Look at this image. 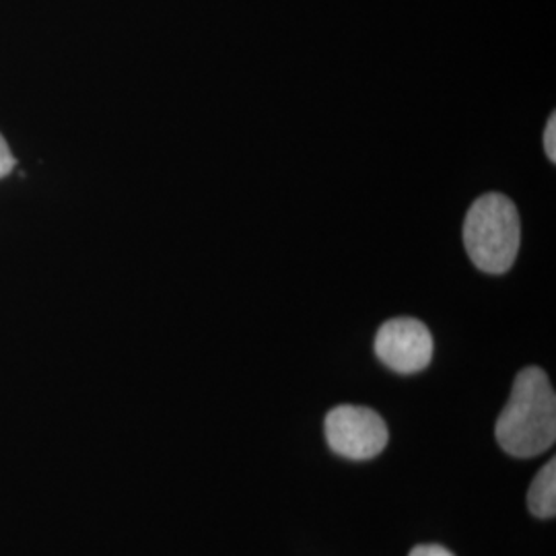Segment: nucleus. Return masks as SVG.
I'll use <instances>...</instances> for the list:
<instances>
[{
	"mask_svg": "<svg viewBox=\"0 0 556 556\" xmlns=\"http://www.w3.org/2000/svg\"><path fill=\"white\" fill-rule=\"evenodd\" d=\"M495 435L503 452L514 457H536L555 445V390L540 367H526L517 374Z\"/></svg>",
	"mask_w": 556,
	"mask_h": 556,
	"instance_id": "nucleus-1",
	"label": "nucleus"
},
{
	"mask_svg": "<svg viewBox=\"0 0 556 556\" xmlns=\"http://www.w3.org/2000/svg\"><path fill=\"white\" fill-rule=\"evenodd\" d=\"M519 215L514 200L489 192L472 202L464 219V248L478 270L505 275L519 252Z\"/></svg>",
	"mask_w": 556,
	"mask_h": 556,
	"instance_id": "nucleus-2",
	"label": "nucleus"
},
{
	"mask_svg": "<svg viewBox=\"0 0 556 556\" xmlns=\"http://www.w3.org/2000/svg\"><path fill=\"white\" fill-rule=\"evenodd\" d=\"M324 433L332 452L357 462L379 456L390 439L388 425L376 410L353 404L332 408L324 420Z\"/></svg>",
	"mask_w": 556,
	"mask_h": 556,
	"instance_id": "nucleus-3",
	"label": "nucleus"
},
{
	"mask_svg": "<svg viewBox=\"0 0 556 556\" xmlns=\"http://www.w3.org/2000/svg\"><path fill=\"white\" fill-rule=\"evenodd\" d=\"M376 355L392 371L413 376L429 367L433 358V337L420 319H388L376 334Z\"/></svg>",
	"mask_w": 556,
	"mask_h": 556,
	"instance_id": "nucleus-4",
	"label": "nucleus"
},
{
	"mask_svg": "<svg viewBox=\"0 0 556 556\" xmlns=\"http://www.w3.org/2000/svg\"><path fill=\"white\" fill-rule=\"evenodd\" d=\"M528 507L540 519L556 516V459H551L530 484Z\"/></svg>",
	"mask_w": 556,
	"mask_h": 556,
	"instance_id": "nucleus-5",
	"label": "nucleus"
},
{
	"mask_svg": "<svg viewBox=\"0 0 556 556\" xmlns=\"http://www.w3.org/2000/svg\"><path fill=\"white\" fill-rule=\"evenodd\" d=\"M544 151L551 163L556 161V116L553 114L544 128Z\"/></svg>",
	"mask_w": 556,
	"mask_h": 556,
	"instance_id": "nucleus-6",
	"label": "nucleus"
},
{
	"mask_svg": "<svg viewBox=\"0 0 556 556\" xmlns=\"http://www.w3.org/2000/svg\"><path fill=\"white\" fill-rule=\"evenodd\" d=\"M15 163L17 161L13 157L7 140L0 135V178H7L15 169Z\"/></svg>",
	"mask_w": 556,
	"mask_h": 556,
	"instance_id": "nucleus-7",
	"label": "nucleus"
},
{
	"mask_svg": "<svg viewBox=\"0 0 556 556\" xmlns=\"http://www.w3.org/2000/svg\"><path fill=\"white\" fill-rule=\"evenodd\" d=\"M410 556H454V553H450L445 546H439V544H420L410 551Z\"/></svg>",
	"mask_w": 556,
	"mask_h": 556,
	"instance_id": "nucleus-8",
	"label": "nucleus"
}]
</instances>
